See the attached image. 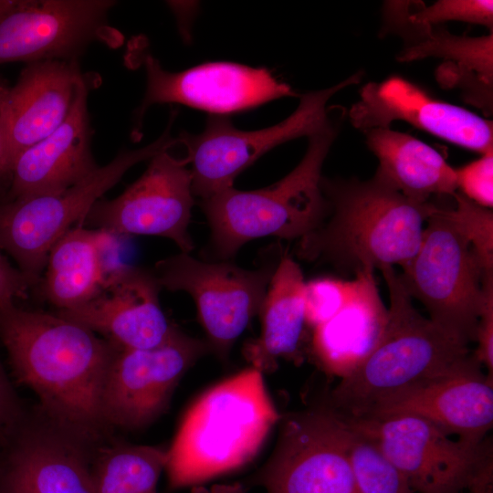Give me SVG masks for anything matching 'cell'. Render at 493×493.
Here are the masks:
<instances>
[{
  "mask_svg": "<svg viewBox=\"0 0 493 493\" xmlns=\"http://www.w3.org/2000/svg\"><path fill=\"white\" fill-rule=\"evenodd\" d=\"M0 337L16 379L38 396L52 422L82 443L107 425L105 375L115 347L58 314L0 305Z\"/></svg>",
  "mask_w": 493,
  "mask_h": 493,
  "instance_id": "cell-1",
  "label": "cell"
},
{
  "mask_svg": "<svg viewBox=\"0 0 493 493\" xmlns=\"http://www.w3.org/2000/svg\"><path fill=\"white\" fill-rule=\"evenodd\" d=\"M473 352L478 362L487 369V376L493 380V271L482 278V302L479 310Z\"/></svg>",
  "mask_w": 493,
  "mask_h": 493,
  "instance_id": "cell-33",
  "label": "cell"
},
{
  "mask_svg": "<svg viewBox=\"0 0 493 493\" xmlns=\"http://www.w3.org/2000/svg\"><path fill=\"white\" fill-rule=\"evenodd\" d=\"M453 207H443L447 218L466 237L481 263L484 272L493 271V212L456 192Z\"/></svg>",
  "mask_w": 493,
  "mask_h": 493,
  "instance_id": "cell-29",
  "label": "cell"
},
{
  "mask_svg": "<svg viewBox=\"0 0 493 493\" xmlns=\"http://www.w3.org/2000/svg\"><path fill=\"white\" fill-rule=\"evenodd\" d=\"M32 287L28 278L17 267H14L0 250V305L25 297Z\"/></svg>",
  "mask_w": 493,
  "mask_h": 493,
  "instance_id": "cell-34",
  "label": "cell"
},
{
  "mask_svg": "<svg viewBox=\"0 0 493 493\" xmlns=\"http://www.w3.org/2000/svg\"><path fill=\"white\" fill-rule=\"evenodd\" d=\"M349 118L352 126L362 132L390 128L400 121L480 155L493 151L491 121L440 100L400 76L363 85L359 100L349 110Z\"/></svg>",
  "mask_w": 493,
  "mask_h": 493,
  "instance_id": "cell-16",
  "label": "cell"
},
{
  "mask_svg": "<svg viewBox=\"0 0 493 493\" xmlns=\"http://www.w3.org/2000/svg\"><path fill=\"white\" fill-rule=\"evenodd\" d=\"M305 284L299 265L284 255L278 262L258 314L261 330L244 346L251 366L272 372L279 359L299 361L300 344L307 328Z\"/></svg>",
  "mask_w": 493,
  "mask_h": 493,
  "instance_id": "cell-24",
  "label": "cell"
},
{
  "mask_svg": "<svg viewBox=\"0 0 493 493\" xmlns=\"http://www.w3.org/2000/svg\"><path fill=\"white\" fill-rule=\"evenodd\" d=\"M354 290L331 318L311 330V351L320 367L340 380L347 377L378 343L387 320L373 269L354 275Z\"/></svg>",
  "mask_w": 493,
  "mask_h": 493,
  "instance_id": "cell-22",
  "label": "cell"
},
{
  "mask_svg": "<svg viewBox=\"0 0 493 493\" xmlns=\"http://www.w3.org/2000/svg\"><path fill=\"white\" fill-rule=\"evenodd\" d=\"M338 131L331 118L309 136L301 161L274 184L252 191L232 186L200 201L217 257L230 259L251 240L266 236L300 239L318 227L328 212L321 170Z\"/></svg>",
  "mask_w": 493,
  "mask_h": 493,
  "instance_id": "cell-5",
  "label": "cell"
},
{
  "mask_svg": "<svg viewBox=\"0 0 493 493\" xmlns=\"http://www.w3.org/2000/svg\"><path fill=\"white\" fill-rule=\"evenodd\" d=\"M83 74L77 59L27 63L10 87L4 107V136L10 168L25 150L53 132L71 108Z\"/></svg>",
  "mask_w": 493,
  "mask_h": 493,
  "instance_id": "cell-21",
  "label": "cell"
},
{
  "mask_svg": "<svg viewBox=\"0 0 493 493\" xmlns=\"http://www.w3.org/2000/svg\"><path fill=\"white\" fill-rule=\"evenodd\" d=\"M164 150L120 195L100 199L83 223L110 235L157 236L172 240L183 253L194 246L189 224L194 198L188 161Z\"/></svg>",
  "mask_w": 493,
  "mask_h": 493,
  "instance_id": "cell-13",
  "label": "cell"
},
{
  "mask_svg": "<svg viewBox=\"0 0 493 493\" xmlns=\"http://www.w3.org/2000/svg\"><path fill=\"white\" fill-rule=\"evenodd\" d=\"M363 133L367 147L378 160L373 177L383 184L418 203L456 192L455 168L430 145L391 128Z\"/></svg>",
  "mask_w": 493,
  "mask_h": 493,
  "instance_id": "cell-25",
  "label": "cell"
},
{
  "mask_svg": "<svg viewBox=\"0 0 493 493\" xmlns=\"http://www.w3.org/2000/svg\"><path fill=\"white\" fill-rule=\"evenodd\" d=\"M484 272L466 237L433 202L419 248L399 274L429 319L467 342L475 341Z\"/></svg>",
  "mask_w": 493,
  "mask_h": 493,
  "instance_id": "cell-8",
  "label": "cell"
},
{
  "mask_svg": "<svg viewBox=\"0 0 493 493\" xmlns=\"http://www.w3.org/2000/svg\"><path fill=\"white\" fill-rule=\"evenodd\" d=\"M146 90L136 110L131 136L141 135L142 121L154 104L177 103L226 116L284 97L299 96L288 84L264 68L215 61L179 72L165 70L150 54L143 59Z\"/></svg>",
  "mask_w": 493,
  "mask_h": 493,
  "instance_id": "cell-15",
  "label": "cell"
},
{
  "mask_svg": "<svg viewBox=\"0 0 493 493\" xmlns=\"http://www.w3.org/2000/svg\"><path fill=\"white\" fill-rule=\"evenodd\" d=\"M328 203L323 221L299 239L297 254L354 275L395 265L404 268L416 254L432 200L413 201L369 180L321 178Z\"/></svg>",
  "mask_w": 493,
  "mask_h": 493,
  "instance_id": "cell-2",
  "label": "cell"
},
{
  "mask_svg": "<svg viewBox=\"0 0 493 493\" xmlns=\"http://www.w3.org/2000/svg\"><path fill=\"white\" fill-rule=\"evenodd\" d=\"M277 265L246 269L181 252L156 262L152 270L162 288L191 296L210 350L225 358L258 313Z\"/></svg>",
  "mask_w": 493,
  "mask_h": 493,
  "instance_id": "cell-11",
  "label": "cell"
},
{
  "mask_svg": "<svg viewBox=\"0 0 493 493\" xmlns=\"http://www.w3.org/2000/svg\"><path fill=\"white\" fill-rule=\"evenodd\" d=\"M162 289L152 269L120 264L86 303L58 310L120 349H150L164 342L175 326L163 313Z\"/></svg>",
  "mask_w": 493,
  "mask_h": 493,
  "instance_id": "cell-18",
  "label": "cell"
},
{
  "mask_svg": "<svg viewBox=\"0 0 493 493\" xmlns=\"http://www.w3.org/2000/svg\"><path fill=\"white\" fill-rule=\"evenodd\" d=\"M456 191L475 204L493 206V151L455 168Z\"/></svg>",
  "mask_w": 493,
  "mask_h": 493,
  "instance_id": "cell-32",
  "label": "cell"
},
{
  "mask_svg": "<svg viewBox=\"0 0 493 493\" xmlns=\"http://www.w3.org/2000/svg\"><path fill=\"white\" fill-rule=\"evenodd\" d=\"M10 86L0 75V192L6 184H10L11 171L7 163L4 136V107Z\"/></svg>",
  "mask_w": 493,
  "mask_h": 493,
  "instance_id": "cell-35",
  "label": "cell"
},
{
  "mask_svg": "<svg viewBox=\"0 0 493 493\" xmlns=\"http://www.w3.org/2000/svg\"><path fill=\"white\" fill-rule=\"evenodd\" d=\"M467 493H493V467L488 465L477 476Z\"/></svg>",
  "mask_w": 493,
  "mask_h": 493,
  "instance_id": "cell-38",
  "label": "cell"
},
{
  "mask_svg": "<svg viewBox=\"0 0 493 493\" xmlns=\"http://www.w3.org/2000/svg\"><path fill=\"white\" fill-rule=\"evenodd\" d=\"M276 446L258 473L267 493H358L349 426L326 403L280 418Z\"/></svg>",
  "mask_w": 493,
  "mask_h": 493,
  "instance_id": "cell-9",
  "label": "cell"
},
{
  "mask_svg": "<svg viewBox=\"0 0 493 493\" xmlns=\"http://www.w3.org/2000/svg\"><path fill=\"white\" fill-rule=\"evenodd\" d=\"M136 150L120 152L74 185L57 193L0 200V250L8 254L33 286L39 283L52 246L82 222L100 197L135 164L175 146L170 131Z\"/></svg>",
  "mask_w": 493,
  "mask_h": 493,
  "instance_id": "cell-6",
  "label": "cell"
},
{
  "mask_svg": "<svg viewBox=\"0 0 493 493\" xmlns=\"http://www.w3.org/2000/svg\"><path fill=\"white\" fill-rule=\"evenodd\" d=\"M361 79L357 72L330 88L299 95L297 109L270 127L241 131L226 116L210 115L201 133L180 134L178 142L191 165L194 195L204 200L234 186L239 173L268 151L322 129L332 118L327 107L330 98Z\"/></svg>",
  "mask_w": 493,
  "mask_h": 493,
  "instance_id": "cell-7",
  "label": "cell"
},
{
  "mask_svg": "<svg viewBox=\"0 0 493 493\" xmlns=\"http://www.w3.org/2000/svg\"><path fill=\"white\" fill-rule=\"evenodd\" d=\"M79 442L56 425L26 436L9 461L0 493H95Z\"/></svg>",
  "mask_w": 493,
  "mask_h": 493,
  "instance_id": "cell-23",
  "label": "cell"
},
{
  "mask_svg": "<svg viewBox=\"0 0 493 493\" xmlns=\"http://www.w3.org/2000/svg\"><path fill=\"white\" fill-rule=\"evenodd\" d=\"M382 33L403 40L399 62L439 58L435 71L440 87L457 89L466 103L488 115L493 110V33L480 37L458 36L439 25L408 18L405 1H387L383 7Z\"/></svg>",
  "mask_w": 493,
  "mask_h": 493,
  "instance_id": "cell-17",
  "label": "cell"
},
{
  "mask_svg": "<svg viewBox=\"0 0 493 493\" xmlns=\"http://www.w3.org/2000/svg\"><path fill=\"white\" fill-rule=\"evenodd\" d=\"M348 426V454L358 493H415L372 441Z\"/></svg>",
  "mask_w": 493,
  "mask_h": 493,
  "instance_id": "cell-28",
  "label": "cell"
},
{
  "mask_svg": "<svg viewBox=\"0 0 493 493\" xmlns=\"http://www.w3.org/2000/svg\"><path fill=\"white\" fill-rule=\"evenodd\" d=\"M343 419L380 448L415 493H465L493 462L487 439L470 446L417 417Z\"/></svg>",
  "mask_w": 493,
  "mask_h": 493,
  "instance_id": "cell-10",
  "label": "cell"
},
{
  "mask_svg": "<svg viewBox=\"0 0 493 493\" xmlns=\"http://www.w3.org/2000/svg\"><path fill=\"white\" fill-rule=\"evenodd\" d=\"M167 449L133 444L102 449L90 467L95 493H158Z\"/></svg>",
  "mask_w": 493,
  "mask_h": 493,
  "instance_id": "cell-27",
  "label": "cell"
},
{
  "mask_svg": "<svg viewBox=\"0 0 493 493\" xmlns=\"http://www.w3.org/2000/svg\"><path fill=\"white\" fill-rule=\"evenodd\" d=\"M408 18L416 23L439 25L459 21L484 26L493 31L491 0H438L430 5L421 1H406Z\"/></svg>",
  "mask_w": 493,
  "mask_h": 493,
  "instance_id": "cell-30",
  "label": "cell"
},
{
  "mask_svg": "<svg viewBox=\"0 0 493 493\" xmlns=\"http://www.w3.org/2000/svg\"><path fill=\"white\" fill-rule=\"evenodd\" d=\"M89 84L83 75L64 121L16 157L6 200L63 191L99 167L90 147Z\"/></svg>",
  "mask_w": 493,
  "mask_h": 493,
  "instance_id": "cell-20",
  "label": "cell"
},
{
  "mask_svg": "<svg viewBox=\"0 0 493 493\" xmlns=\"http://www.w3.org/2000/svg\"><path fill=\"white\" fill-rule=\"evenodd\" d=\"M13 398L10 386L0 366V426L12 413Z\"/></svg>",
  "mask_w": 493,
  "mask_h": 493,
  "instance_id": "cell-36",
  "label": "cell"
},
{
  "mask_svg": "<svg viewBox=\"0 0 493 493\" xmlns=\"http://www.w3.org/2000/svg\"><path fill=\"white\" fill-rule=\"evenodd\" d=\"M481 366L407 387L378 403L362 418L414 416L467 445L478 446L493 426V380Z\"/></svg>",
  "mask_w": 493,
  "mask_h": 493,
  "instance_id": "cell-19",
  "label": "cell"
},
{
  "mask_svg": "<svg viewBox=\"0 0 493 493\" xmlns=\"http://www.w3.org/2000/svg\"><path fill=\"white\" fill-rule=\"evenodd\" d=\"M110 0H12L0 12V65L77 59L95 41L116 46Z\"/></svg>",
  "mask_w": 493,
  "mask_h": 493,
  "instance_id": "cell-14",
  "label": "cell"
},
{
  "mask_svg": "<svg viewBox=\"0 0 493 493\" xmlns=\"http://www.w3.org/2000/svg\"><path fill=\"white\" fill-rule=\"evenodd\" d=\"M209 351L207 341L177 327L153 348L115 347L101 393L106 425L132 430L153 423L169 407L185 372Z\"/></svg>",
  "mask_w": 493,
  "mask_h": 493,
  "instance_id": "cell-12",
  "label": "cell"
},
{
  "mask_svg": "<svg viewBox=\"0 0 493 493\" xmlns=\"http://www.w3.org/2000/svg\"><path fill=\"white\" fill-rule=\"evenodd\" d=\"M112 236L83 225L65 233L50 248L39 281L46 299L64 310L93 298L111 270L104 249Z\"/></svg>",
  "mask_w": 493,
  "mask_h": 493,
  "instance_id": "cell-26",
  "label": "cell"
},
{
  "mask_svg": "<svg viewBox=\"0 0 493 493\" xmlns=\"http://www.w3.org/2000/svg\"><path fill=\"white\" fill-rule=\"evenodd\" d=\"M354 278L344 280L323 277L305 284V317L307 327L312 330L331 318L351 296Z\"/></svg>",
  "mask_w": 493,
  "mask_h": 493,
  "instance_id": "cell-31",
  "label": "cell"
},
{
  "mask_svg": "<svg viewBox=\"0 0 493 493\" xmlns=\"http://www.w3.org/2000/svg\"><path fill=\"white\" fill-rule=\"evenodd\" d=\"M190 493H246L245 487L239 482L197 485L191 488Z\"/></svg>",
  "mask_w": 493,
  "mask_h": 493,
  "instance_id": "cell-37",
  "label": "cell"
},
{
  "mask_svg": "<svg viewBox=\"0 0 493 493\" xmlns=\"http://www.w3.org/2000/svg\"><path fill=\"white\" fill-rule=\"evenodd\" d=\"M280 418L257 369L215 384L187 409L167 449L170 487L203 485L247 465Z\"/></svg>",
  "mask_w": 493,
  "mask_h": 493,
  "instance_id": "cell-4",
  "label": "cell"
},
{
  "mask_svg": "<svg viewBox=\"0 0 493 493\" xmlns=\"http://www.w3.org/2000/svg\"><path fill=\"white\" fill-rule=\"evenodd\" d=\"M12 0H0V12L10 5Z\"/></svg>",
  "mask_w": 493,
  "mask_h": 493,
  "instance_id": "cell-39",
  "label": "cell"
},
{
  "mask_svg": "<svg viewBox=\"0 0 493 493\" xmlns=\"http://www.w3.org/2000/svg\"><path fill=\"white\" fill-rule=\"evenodd\" d=\"M380 270L390 299L383 332L369 356L340 380L326 401L346 419L366 416L378 403L414 384L480 364L469 342L414 308L393 267Z\"/></svg>",
  "mask_w": 493,
  "mask_h": 493,
  "instance_id": "cell-3",
  "label": "cell"
}]
</instances>
